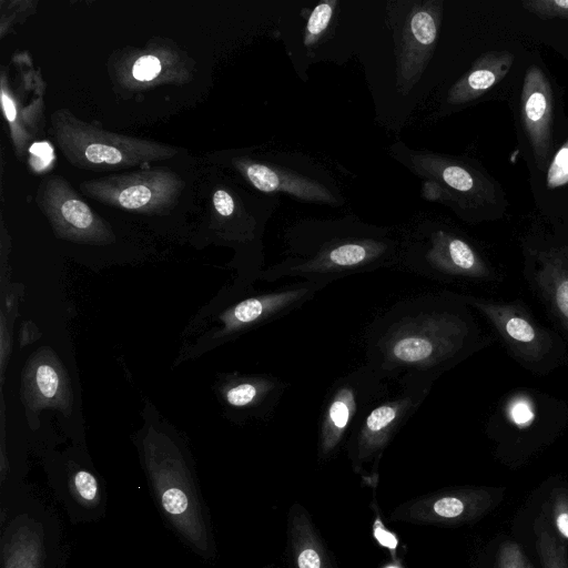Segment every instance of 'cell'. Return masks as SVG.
<instances>
[{"mask_svg": "<svg viewBox=\"0 0 568 568\" xmlns=\"http://www.w3.org/2000/svg\"><path fill=\"white\" fill-rule=\"evenodd\" d=\"M513 63L514 55L509 51H490L479 57L450 88L448 103L463 104L479 98L507 75Z\"/></svg>", "mask_w": 568, "mask_h": 568, "instance_id": "cell-16", "label": "cell"}, {"mask_svg": "<svg viewBox=\"0 0 568 568\" xmlns=\"http://www.w3.org/2000/svg\"><path fill=\"white\" fill-rule=\"evenodd\" d=\"M541 514L557 535L568 541V488H554L544 504Z\"/></svg>", "mask_w": 568, "mask_h": 568, "instance_id": "cell-22", "label": "cell"}, {"mask_svg": "<svg viewBox=\"0 0 568 568\" xmlns=\"http://www.w3.org/2000/svg\"><path fill=\"white\" fill-rule=\"evenodd\" d=\"M523 7L540 19L568 20V0H528Z\"/></svg>", "mask_w": 568, "mask_h": 568, "instance_id": "cell-26", "label": "cell"}, {"mask_svg": "<svg viewBox=\"0 0 568 568\" xmlns=\"http://www.w3.org/2000/svg\"><path fill=\"white\" fill-rule=\"evenodd\" d=\"M242 170L250 183L262 192H283L308 202H336L324 185L291 171L256 162L244 163Z\"/></svg>", "mask_w": 568, "mask_h": 568, "instance_id": "cell-14", "label": "cell"}, {"mask_svg": "<svg viewBox=\"0 0 568 568\" xmlns=\"http://www.w3.org/2000/svg\"><path fill=\"white\" fill-rule=\"evenodd\" d=\"M434 378L405 376L398 389L372 405L358 420L346 444L355 470L376 473L379 459L399 429L428 395Z\"/></svg>", "mask_w": 568, "mask_h": 568, "instance_id": "cell-4", "label": "cell"}, {"mask_svg": "<svg viewBox=\"0 0 568 568\" xmlns=\"http://www.w3.org/2000/svg\"><path fill=\"white\" fill-rule=\"evenodd\" d=\"M387 382L364 363L332 384L318 417L320 458L332 457L347 444L366 410L390 392Z\"/></svg>", "mask_w": 568, "mask_h": 568, "instance_id": "cell-5", "label": "cell"}, {"mask_svg": "<svg viewBox=\"0 0 568 568\" xmlns=\"http://www.w3.org/2000/svg\"><path fill=\"white\" fill-rule=\"evenodd\" d=\"M327 284L298 281L277 290L246 297L225 310L220 336L234 335L276 321L300 308Z\"/></svg>", "mask_w": 568, "mask_h": 568, "instance_id": "cell-8", "label": "cell"}, {"mask_svg": "<svg viewBox=\"0 0 568 568\" xmlns=\"http://www.w3.org/2000/svg\"><path fill=\"white\" fill-rule=\"evenodd\" d=\"M1 102L7 120L10 122L14 121L17 115L14 103L4 92L1 93Z\"/></svg>", "mask_w": 568, "mask_h": 568, "instance_id": "cell-34", "label": "cell"}, {"mask_svg": "<svg viewBox=\"0 0 568 568\" xmlns=\"http://www.w3.org/2000/svg\"><path fill=\"white\" fill-rule=\"evenodd\" d=\"M22 392L33 410L53 407L69 414L72 409L69 377L50 348H40L29 358L23 373Z\"/></svg>", "mask_w": 568, "mask_h": 568, "instance_id": "cell-11", "label": "cell"}, {"mask_svg": "<svg viewBox=\"0 0 568 568\" xmlns=\"http://www.w3.org/2000/svg\"><path fill=\"white\" fill-rule=\"evenodd\" d=\"M159 182L151 181V179L134 181L120 189L116 195L111 196V199L118 203V205L129 210H139L149 206L155 203L161 196Z\"/></svg>", "mask_w": 568, "mask_h": 568, "instance_id": "cell-21", "label": "cell"}, {"mask_svg": "<svg viewBox=\"0 0 568 568\" xmlns=\"http://www.w3.org/2000/svg\"><path fill=\"white\" fill-rule=\"evenodd\" d=\"M70 491L73 498L85 507H93L100 498L99 484L93 474L79 469L72 474L69 480Z\"/></svg>", "mask_w": 568, "mask_h": 568, "instance_id": "cell-23", "label": "cell"}, {"mask_svg": "<svg viewBox=\"0 0 568 568\" xmlns=\"http://www.w3.org/2000/svg\"><path fill=\"white\" fill-rule=\"evenodd\" d=\"M336 1H323L318 3L310 14L306 23L304 44L311 47L318 41L327 29L336 6Z\"/></svg>", "mask_w": 568, "mask_h": 568, "instance_id": "cell-25", "label": "cell"}, {"mask_svg": "<svg viewBox=\"0 0 568 568\" xmlns=\"http://www.w3.org/2000/svg\"><path fill=\"white\" fill-rule=\"evenodd\" d=\"M144 465L161 513L196 551L207 555L210 538L197 488L183 455L165 435L150 429Z\"/></svg>", "mask_w": 568, "mask_h": 568, "instance_id": "cell-3", "label": "cell"}, {"mask_svg": "<svg viewBox=\"0 0 568 568\" xmlns=\"http://www.w3.org/2000/svg\"><path fill=\"white\" fill-rule=\"evenodd\" d=\"M288 539L295 568H333L310 516L298 505L290 514Z\"/></svg>", "mask_w": 568, "mask_h": 568, "instance_id": "cell-17", "label": "cell"}, {"mask_svg": "<svg viewBox=\"0 0 568 568\" xmlns=\"http://www.w3.org/2000/svg\"><path fill=\"white\" fill-rule=\"evenodd\" d=\"M493 568H535L521 547L509 538L497 541Z\"/></svg>", "mask_w": 568, "mask_h": 568, "instance_id": "cell-24", "label": "cell"}, {"mask_svg": "<svg viewBox=\"0 0 568 568\" xmlns=\"http://www.w3.org/2000/svg\"><path fill=\"white\" fill-rule=\"evenodd\" d=\"M399 254L400 246L379 232L300 233L292 236L287 257L261 277L267 282L297 277L329 285L349 275L398 265Z\"/></svg>", "mask_w": 568, "mask_h": 568, "instance_id": "cell-2", "label": "cell"}, {"mask_svg": "<svg viewBox=\"0 0 568 568\" xmlns=\"http://www.w3.org/2000/svg\"><path fill=\"white\" fill-rule=\"evenodd\" d=\"M440 6L437 1L426 2L414 8L407 17L397 67V84L405 93L418 80L430 58L438 37Z\"/></svg>", "mask_w": 568, "mask_h": 568, "instance_id": "cell-9", "label": "cell"}, {"mask_svg": "<svg viewBox=\"0 0 568 568\" xmlns=\"http://www.w3.org/2000/svg\"><path fill=\"white\" fill-rule=\"evenodd\" d=\"M2 568H41L44 530L27 515L16 517L1 536Z\"/></svg>", "mask_w": 568, "mask_h": 568, "instance_id": "cell-15", "label": "cell"}, {"mask_svg": "<svg viewBox=\"0 0 568 568\" xmlns=\"http://www.w3.org/2000/svg\"><path fill=\"white\" fill-rule=\"evenodd\" d=\"M412 168L426 178V195L429 199H444L449 187L473 200H489L491 186L475 172L464 165L434 154H412Z\"/></svg>", "mask_w": 568, "mask_h": 568, "instance_id": "cell-12", "label": "cell"}, {"mask_svg": "<svg viewBox=\"0 0 568 568\" xmlns=\"http://www.w3.org/2000/svg\"><path fill=\"white\" fill-rule=\"evenodd\" d=\"M287 386L278 377L267 374L240 376L225 385L223 397L232 408L264 417L273 413Z\"/></svg>", "mask_w": 568, "mask_h": 568, "instance_id": "cell-13", "label": "cell"}, {"mask_svg": "<svg viewBox=\"0 0 568 568\" xmlns=\"http://www.w3.org/2000/svg\"><path fill=\"white\" fill-rule=\"evenodd\" d=\"M387 568H398V567L392 566V567H387Z\"/></svg>", "mask_w": 568, "mask_h": 568, "instance_id": "cell-36", "label": "cell"}, {"mask_svg": "<svg viewBox=\"0 0 568 568\" xmlns=\"http://www.w3.org/2000/svg\"><path fill=\"white\" fill-rule=\"evenodd\" d=\"M374 535H375V538L377 539V541L381 545L389 548L390 551H394V549H396L397 538L384 527L379 517L376 518V521L374 525Z\"/></svg>", "mask_w": 568, "mask_h": 568, "instance_id": "cell-31", "label": "cell"}, {"mask_svg": "<svg viewBox=\"0 0 568 568\" xmlns=\"http://www.w3.org/2000/svg\"><path fill=\"white\" fill-rule=\"evenodd\" d=\"M57 220L64 236L95 242L106 239L89 206L75 197H67L60 203Z\"/></svg>", "mask_w": 568, "mask_h": 568, "instance_id": "cell-18", "label": "cell"}, {"mask_svg": "<svg viewBox=\"0 0 568 568\" xmlns=\"http://www.w3.org/2000/svg\"><path fill=\"white\" fill-rule=\"evenodd\" d=\"M521 119L535 161L540 170L552 150V91L537 65L527 69L521 89Z\"/></svg>", "mask_w": 568, "mask_h": 568, "instance_id": "cell-10", "label": "cell"}, {"mask_svg": "<svg viewBox=\"0 0 568 568\" xmlns=\"http://www.w3.org/2000/svg\"><path fill=\"white\" fill-rule=\"evenodd\" d=\"M504 491V488L481 486L446 488L399 505L389 519L445 527L471 524L498 507Z\"/></svg>", "mask_w": 568, "mask_h": 568, "instance_id": "cell-6", "label": "cell"}, {"mask_svg": "<svg viewBox=\"0 0 568 568\" xmlns=\"http://www.w3.org/2000/svg\"><path fill=\"white\" fill-rule=\"evenodd\" d=\"M468 302L475 304L478 308L480 307L491 318L494 317L497 322L500 331H503L507 337L516 343L532 346L537 343V334L535 328L523 317L507 313L506 311H493L489 305L483 304L475 300H468Z\"/></svg>", "mask_w": 568, "mask_h": 568, "instance_id": "cell-20", "label": "cell"}, {"mask_svg": "<svg viewBox=\"0 0 568 568\" xmlns=\"http://www.w3.org/2000/svg\"><path fill=\"white\" fill-rule=\"evenodd\" d=\"M84 155L92 163L116 164L123 160L121 151L114 146L92 143L84 150Z\"/></svg>", "mask_w": 568, "mask_h": 568, "instance_id": "cell-28", "label": "cell"}, {"mask_svg": "<svg viewBox=\"0 0 568 568\" xmlns=\"http://www.w3.org/2000/svg\"><path fill=\"white\" fill-rule=\"evenodd\" d=\"M31 153L34 155V156H38L40 155L41 156V160H47L48 162L51 161L52 159V152H51V148L47 144V143H37V144H33L30 149Z\"/></svg>", "mask_w": 568, "mask_h": 568, "instance_id": "cell-35", "label": "cell"}, {"mask_svg": "<svg viewBox=\"0 0 568 568\" xmlns=\"http://www.w3.org/2000/svg\"><path fill=\"white\" fill-rule=\"evenodd\" d=\"M568 183V140L555 154L547 171V187H560Z\"/></svg>", "mask_w": 568, "mask_h": 568, "instance_id": "cell-27", "label": "cell"}, {"mask_svg": "<svg viewBox=\"0 0 568 568\" xmlns=\"http://www.w3.org/2000/svg\"><path fill=\"white\" fill-rule=\"evenodd\" d=\"M469 334L465 314L448 295L400 300L366 326L365 364L386 381L436 379L465 354Z\"/></svg>", "mask_w": 568, "mask_h": 568, "instance_id": "cell-1", "label": "cell"}, {"mask_svg": "<svg viewBox=\"0 0 568 568\" xmlns=\"http://www.w3.org/2000/svg\"><path fill=\"white\" fill-rule=\"evenodd\" d=\"M511 416L515 423H517L518 425H524L531 420L532 413L527 403L518 402L511 408Z\"/></svg>", "mask_w": 568, "mask_h": 568, "instance_id": "cell-32", "label": "cell"}, {"mask_svg": "<svg viewBox=\"0 0 568 568\" xmlns=\"http://www.w3.org/2000/svg\"><path fill=\"white\" fill-rule=\"evenodd\" d=\"M532 531L541 568H568L567 544L542 514L534 520Z\"/></svg>", "mask_w": 568, "mask_h": 568, "instance_id": "cell-19", "label": "cell"}, {"mask_svg": "<svg viewBox=\"0 0 568 568\" xmlns=\"http://www.w3.org/2000/svg\"><path fill=\"white\" fill-rule=\"evenodd\" d=\"M556 303L561 314L568 318V280H562L556 288Z\"/></svg>", "mask_w": 568, "mask_h": 568, "instance_id": "cell-33", "label": "cell"}, {"mask_svg": "<svg viewBox=\"0 0 568 568\" xmlns=\"http://www.w3.org/2000/svg\"><path fill=\"white\" fill-rule=\"evenodd\" d=\"M161 70L160 60L153 55H144L135 61L132 68L133 77L139 81L154 79Z\"/></svg>", "mask_w": 568, "mask_h": 568, "instance_id": "cell-29", "label": "cell"}, {"mask_svg": "<svg viewBox=\"0 0 568 568\" xmlns=\"http://www.w3.org/2000/svg\"><path fill=\"white\" fill-rule=\"evenodd\" d=\"M398 264L412 273L436 281L486 274L485 264L474 248L444 230H435L400 247Z\"/></svg>", "mask_w": 568, "mask_h": 568, "instance_id": "cell-7", "label": "cell"}, {"mask_svg": "<svg viewBox=\"0 0 568 568\" xmlns=\"http://www.w3.org/2000/svg\"><path fill=\"white\" fill-rule=\"evenodd\" d=\"M213 204L217 213L222 216H231L234 212L233 197L224 190L214 192Z\"/></svg>", "mask_w": 568, "mask_h": 568, "instance_id": "cell-30", "label": "cell"}]
</instances>
